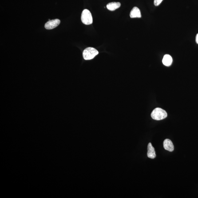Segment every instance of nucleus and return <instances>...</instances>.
I'll use <instances>...</instances> for the list:
<instances>
[{
    "mask_svg": "<svg viewBox=\"0 0 198 198\" xmlns=\"http://www.w3.org/2000/svg\"><path fill=\"white\" fill-rule=\"evenodd\" d=\"M151 117L153 119L160 120L166 118L167 114L165 110L161 108H157L152 111L151 114Z\"/></svg>",
    "mask_w": 198,
    "mask_h": 198,
    "instance_id": "1",
    "label": "nucleus"
},
{
    "mask_svg": "<svg viewBox=\"0 0 198 198\" xmlns=\"http://www.w3.org/2000/svg\"><path fill=\"white\" fill-rule=\"evenodd\" d=\"M98 52L95 48L89 47L86 48L83 51V56L84 59L90 60L94 58L95 56L98 54Z\"/></svg>",
    "mask_w": 198,
    "mask_h": 198,
    "instance_id": "2",
    "label": "nucleus"
},
{
    "mask_svg": "<svg viewBox=\"0 0 198 198\" xmlns=\"http://www.w3.org/2000/svg\"><path fill=\"white\" fill-rule=\"evenodd\" d=\"M81 20L85 25H90L93 21L92 14L89 10L85 9L83 10L81 15Z\"/></svg>",
    "mask_w": 198,
    "mask_h": 198,
    "instance_id": "3",
    "label": "nucleus"
},
{
    "mask_svg": "<svg viewBox=\"0 0 198 198\" xmlns=\"http://www.w3.org/2000/svg\"><path fill=\"white\" fill-rule=\"evenodd\" d=\"M60 23V20L58 19L49 21L45 24V27L47 29H52L57 27Z\"/></svg>",
    "mask_w": 198,
    "mask_h": 198,
    "instance_id": "4",
    "label": "nucleus"
},
{
    "mask_svg": "<svg viewBox=\"0 0 198 198\" xmlns=\"http://www.w3.org/2000/svg\"><path fill=\"white\" fill-rule=\"evenodd\" d=\"M163 146L166 150L172 152L174 150V146L173 143L169 139H165L163 142Z\"/></svg>",
    "mask_w": 198,
    "mask_h": 198,
    "instance_id": "5",
    "label": "nucleus"
},
{
    "mask_svg": "<svg viewBox=\"0 0 198 198\" xmlns=\"http://www.w3.org/2000/svg\"><path fill=\"white\" fill-rule=\"evenodd\" d=\"M147 156L149 158L154 159L156 157V152L153 147L151 143H148V146Z\"/></svg>",
    "mask_w": 198,
    "mask_h": 198,
    "instance_id": "6",
    "label": "nucleus"
},
{
    "mask_svg": "<svg viewBox=\"0 0 198 198\" xmlns=\"http://www.w3.org/2000/svg\"><path fill=\"white\" fill-rule=\"evenodd\" d=\"M130 17L131 18H141V13L138 8L136 7H133L130 12Z\"/></svg>",
    "mask_w": 198,
    "mask_h": 198,
    "instance_id": "7",
    "label": "nucleus"
},
{
    "mask_svg": "<svg viewBox=\"0 0 198 198\" xmlns=\"http://www.w3.org/2000/svg\"><path fill=\"white\" fill-rule=\"evenodd\" d=\"M120 6H121V4L120 2H113L108 3L106 7L108 10L113 11L119 8Z\"/></svg>",
    "mask_w": 198,
    "mask_h": 198,
    "instance_id": "8",
    "label": "nucleus"
},
{
    "mask_svg": "<svg viewBox=\"0 0 198 198\" xmlns=\"http://www.w3.org/2000/svg\"><path fill=\"white\" fill-rule=\"evenodd\" d=\"M163 63L166 66H170L172 62V57L169 55L166 54L163 57L162 60Z\"/></svg>",
    "mask_w": 198,
    "mask_h": 198,
    "instance_id": "9",
    "label": "nucleus"
},
{
    "mask_svg": "<svg viewBox=\"0 0 198 198\" xmlns=\"http://www.w3.org/2000/svg\"><path fill=\"white\" fill-rule=\"evenodd\" d=\"M163 0H154V3L155 6H158L162 2Z\"/></svg>",
    "mask_w": 198,
    "mask_h": 198,
    "instance_id": "10",
    "label": "nucleus"
},
{
    "mask_svg": "<svg viewBox=\"0 0 198 198\" xmlns=\"http://www.w3.org/2000/svg\"><path fill=\"white\" fill-rule=\"evenodd\" d=\"M196 42L198 44V33L196 37Z\"/></svg>",
    "mask_w": 198,
    "mask_h": 198,
    "instance_id": "11",
    "label": "nucleus"
}]
</instances>
